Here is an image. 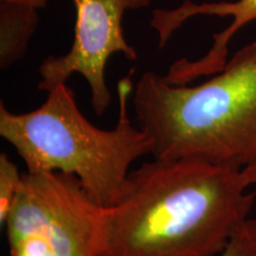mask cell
Segmentation results:
<instances>
[{"instance_id":"6da1fadb","label":"cell","mask_w":256,"mask_h":256,"mask_svg":"<svg viewBox=\"0 0 256 256\" xmlns=\"http://www.w3.org/2000/svg\"><path fill=\"white\" fill-rule=\"evenodd\" d=\"M242 170L191 158L130 170L104 209L98 256H218L256 200Z\"/></svg>"},{"instance_id":"7a4b0ae2","label":"cell","mask_w":256,"mask_h":256,"mask_svg":"<svg viewBox=\"0 0 256 256\" xmlns=\"http://www.w3.org/2000/svg\"><path fill=\"white\" fill-rule=\"evenodd\" d=\"M132 102L140 127L152 138L154 158L244 168L256 158V42L192 87L144 72Z\"/></svg>"},{"instance_id":"3957f363","label":"cell","mask_w":256,"mask_h":256,"mask_svg":"<svg viewBox=\"0 0 256 256\" xmlns=\"http://www.w3.org/2000/svg\"><path fill=\"white\" fill-rule=\"evenodd\" d=\"M134 70L118 83L119 119L112 130L92 124L80 110L75 92L66 83L48 92L36 110L12 113L0 104V136L26 165V172H62L75 176L100 206H113L130 165L152 154L153 142L133 124L128 114Z\"/></svg>"},{"instance_id":"277c9868","label":"cell","mask_w":256,"mask_h":256,"mask_svg":"<svg viewBox=\"0 0 256 256\" xmlns=\"http://www.w3.org/2000/svg\"><path fill=\"white\" fill-rule=\"evenodd\" d=\"M104 209L75 176L25 172L2 226L8 242L30 238L49 256H98Z\"/></svg>"},{"instance_id":"5b68a950","label":"cell","mask_w":256,"mask_h":256,"mask_svg":"<svg viewBox=\"0 0 256 256\" xmlns=\"http://www.w3.org/2000/svg\"><path fill=\"white\" fill-rule=\"evenodd\" d=\"M76 11L74 40L69 51L49 56L38 69V89L50 92L78 74L90 90L96 115L101 116L112 104V92L106 82V66L114 54H122L128 60H136V48L124 34L122 19L127 11L142 10L151 0H72Z\"/></svg>"},{"instance_id":"8992f818","label":"cell","mask_w":256,"mask_h":256,"mask_svg":"<svg viewBox=\"0 0 256 256\" xmlns=\"http://www.w3.org/2000/svg\"><path fill=\"white\" fill-rule=\"evenodd\" d=\"M197 16L232 17V20L223 31L214 34L212 46L203 57L194 60L180 58L172 63L165 75L166 81L171 84L185 86L202 76L209 78L220 72L228 62L230 40L246 25L256 22V0L200 4L184 0L178 8L154 10L150 25L158 34V49L162 50L168 43L174 32L183 26L185 22Z\"/></svg>"},{"instance_id":"52a82bcc","label":"cell","mask_w":256,"mask_h":256,"mask_svg":"<svg viewBox=\"0 0 256 256\" xmlns=\"http://www.w3.org/2000/svg\"><path fill=\"white\" fill-rule=\"evenodd\" d=\"M49 0H0V66L22 60Z\"/></svg>"},{"instance_id":"ba28073f","label":"cell","mask_w":256,"mask_h":256,"mask_svg":"<svg viewBox=\"0 0 256 256\" xmlns=\"http://www.w3.org/2000/svg\"><path fill=\"white\" fill-rule=\"evenodd\" d=\"M24 174L11 158L2 152L0 154V224L4 226L10 211L23 186Z\"/></svg>"},{"instance_id":"9c48e42d","label":"cell","mask_w":256,"mask_h":256,"mask_svg":"<svg viewBox=\"0 0 256 256\" xmlns=\"http://www.w3.org/2000/svg\"><path fill=\"white\" fill-rule=\"evenodd\" d=\"M218 256H256V218H248Z\"/></svg>"},{"instance_id":"30bf717a","label":"cell","mask_w":256,"mask_h":256,"mask_svg":"<svg viewBox=\"0 0 256 256\" xmlns=\"http://www.w3.org/2000/svg\"><path fill=\"white\" fill-rule=\"evenodd\" d=\"M242 174L248 186H256V158L242 170Z\"/></svg>"}]
</instances>
